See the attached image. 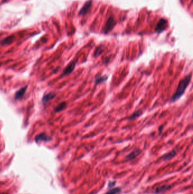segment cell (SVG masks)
<instances>
[{"mask_svg": "<svg viewBox=\"0 0 193 194\" xmlns=\"http://www.w3.org/2000/svg\"><path fill=\"white\" fill-rule=\"evenodd\" d=\"M192 76V73H190L189 74H188L186 77H185L180 81L175 93L173 94L170 100L172 102H175L176 101L178 100L182 96H183L186 88L189 86V83L191 81Z\"/></svg>", "mask_w": 193, "mask_h": 194, "instance_id": "cell-1", "label": "cell"}, {"mask_svg": "<svg viewBox=\"0 0 193 194\" xmlns=\"http://www.w3.org/2000/svg\"><path fill=\"white\" fill-rule=\"evenodd\" d=\"M75 64H76V63L75 62H71L65 68L63 74L64 76H66V75H68V74H70L71 73H72L73 72V70H74L75 68Z\"/></svg>", "mask_w": 193, "mask_h": 194, "instance_id": "cell-2", "label": "cell"}, {"mask_svg": "<svg viewBox=\"0 0 193 194\" xmlns=\"http://www.w3.org/2000/svg\"><path fill=\"white\" fill-rule=\"evenodd\" d=\"M51 140V138L49 136H48L45 133H41L38 135H37L35 137V141L36 142H38L39 141H49Z\"/></svg>", "mask_w": 193, "mask_h": 194, "instance_id": "cell-3", "label": "cell"}, {"mask_svg": "<svg viewBox=\"0 0 193 194\" xmlns=\"http://www.w3.org/2000/svg\"><path fill=\"white\" fill-rule=\"evenodd\" d=\"M141 153V150L139 149H136L131 152L126 157V159L128 161H131L135 159L138 156H139Z\"/></svg>", "mask_w": 193, "mask_h": 194, "instance_id": "cell-4", "label": "cell"}, {"mask_svg": "<svg viewBox=\"0 0 193 194\" xmlns=\"http://www.w3.org/2000/svg\"><path fill=\"white\" fill-rule=\"evenodd\" d=\"M114 25H115V22L114 21L112 17H110L106 25H105V29H104L105 32L106 33V32H109V31H110L113 29V27H114Z\"/></svg>", "mask_w": 193, "mask_h": 194, "instance_id": "cell-5", "label": "cell"}, {"mask_svg": "<svg viewBox=\"0 0 193 194\" xmlns=\"http://www.w3.org/2000/svg\"><path fill=\"white\" fill-rule=\"evenodd\" d=\"M27 86L23 87L16 92L15 95V99L16 100L20 99L22 98V97H23V96L25 95V93L27 90Z\"/></svg>", "mask_w": 193, "mask_h": 194, "instance_id": "cell-6", "label": "cell"}, {"mask_svg": "<svg viewBox=\"0 0 193 194\" xmlns=\"http://www.w3.org/2000/svg\"><path fill=\"white\" fill-rule=\"evenodd\" d=\"M166 27V21L164 19H161L158 23L157 27L156 29V31L158 32H161L165 30Z\"/></svg>", "mask_w": 193, "mask_h": 194, "instance_id": "cell-7", "label": "cell"}, {"mask_svg": "<svg viewBox=\"0 0 193 194\" xmlns=\"http://www.w3.org/2000/svg\"><path fill=\"white\" fill-rule=\"evenodd\" d=\"M176 155V152L173 150V151L163 155L161 157V158L164 161H168V160H170V159H173Z\"/></svg>", "mask_w": 193, "mask_h": 194, "instance_id": "cell-8", "label": "cell"}, {"mask_svg": "<svg viewBox=\"0 0 193 194\" xmlns=\"http://www.w3.org/2000/svg\"><path fill=\"white\" fill-rule=\"evenodd\" d=\"M108 80V76L106 75H104V76H98L96 78H95V83L96 84H100L105 81H106Z\"/></svg>", "mask_w": 193, "mask_h": 194, "instance_id": "cell-9", "label": "cell"}, {"mask_svg": "<svg viewBox=\"0 0 193 194\" xmlns=\"http://www.w3.org/2000/svg\"><path fill=\"white\" fill-rule=\"evenodd\" d=\"M91 1H89L87 2L85 5V6H83V7L82 9V10H81L79 14L81 15H83V14H85L88 10V9L90 8V7L91 6Z\"/></svg>", "mask_w": 193, "mask_h": 194, "instance_id": "cell-10", "label": "cell"}, {"mask_svg": "<svg viewBox=\"0 0 193 194\" xmlns=\"http://www.w3.org/2000/svg\"><path fill=\"white\" fill-rule=\"evenodd\" d=\"M143 114V111L142 110H137L135 111L130 117H129V120H133L138 117H139Z\"/></svg>", "mask_w": 193, "mask_h": 194, "instance_id": "cell-11", "label": "cell"}, {"mask_svg": "<svg viewBox=\"0 0 193 194\" xmlns=\"http://www.w3.org/2000/svg\"><path fill=\"white\" fill-rule=\"evenodd\" d=\"M55 96H56L55 94L52 93L47 94H45V95L43 97V99H42V102H48V100L52 99L54 97H55Z\"/></svg>", "mask_w": 193, "mask_h": 194, "instance_id": "cell-12", "label": "cell"}, {"mask_svg": "<svg viewBox=\"0 0 193 194\" xmlns=\"http://www.w3.org/2000/svg\"><path fill=\"white\" fill-rule=\"evenodd\" d=\"M14 39V37L13 36H9L5 39H4L2 41H1V44L2 45H5V44H9L10 43H11L13 41Z\"/></svg>", "mask_w": 193, "mask_h": 194, "instance_id": "cell-13", "label": "cell"}, {"mask_svg": "<svg viewBox=\"0 0 193 194\" xmlns=\"http://www.w3.org/2000/svg\"><path fill=\"white\" fill-rule=\"evenodd\" d=\"M66 106V103L65 102H63L62 103H61L60 104H59L55 109V111L57 112H60L62 110H63L65 108Z\"/></svg>", "mask_w": 193, "mask_h": 194, "instance_id": "cell-14", "label": "cell"}, {"mask_svg": "<svg viewBox=\"0 0 193 194\" xmlns=\"http://www.w3.org/2000/svg\"><path fill=\"white\" fill-rule=\"evenodd\" d=\"M170 188V185H164V186H162L161 187H159L158 189H156V193H163L164 191L169 189Z\"/></svg>", "mask_w": 193, "mask_h": 194, "instance_id": "cell-15", "label": "cell"}, {"mask_svg": "<svg viewBox=\"0 0 193 194\" xmlns=\"http://www.w3.org/2000/svg\"><path fill=\"white\" fill-rule=\"evenodd\" d=\"M102 51H103V47L102 46H100V47H97L96 50H95V52H94V56L95 58H96L97 56H100L102 53Z\"/></svg>", "mask_w": 193, "mask_h": 194, "instance_id": "cell-16", "label": "cell"}, {"mask_svg": "<svg viewBox=\"0 0 193 194\" xmlns=\"http://www.w3.org/2000/svg\"><path fill=\"white\" fill-rule=\"evenodd\" d=\"M120 191H121L120 188H114L110 190L105 194H117L120 193Z\"/></svg>", "mask_w": 193, "mask_h": 194, "instance_id": "cell-17", "label": "cell"}, {"mask_svg": "<svg viewBox=\"0 0 193 194\" xmlns=\"http://www.w3.org/2000/svg\"><path fill=\"white\" fill-rule=\"evenodd\" d=\"M115 183H116L115 182H109V187H110L113 186L115 185Z\"/></svg>", "mask_w": 193, "mask_h": 194, "instance_id": "cell-18", "label": "cell"}]
</instances>
